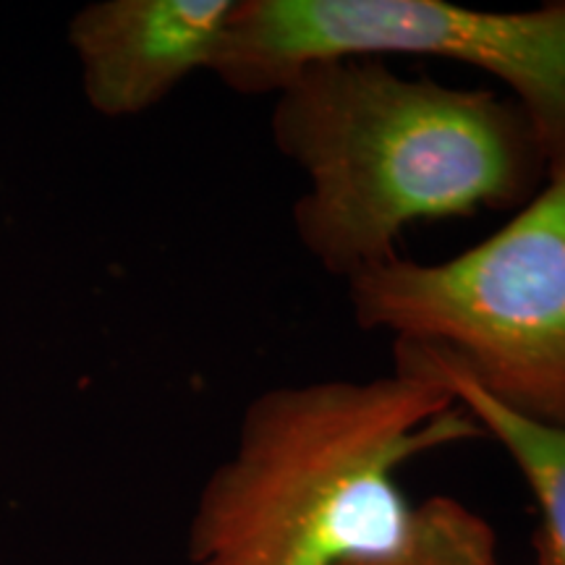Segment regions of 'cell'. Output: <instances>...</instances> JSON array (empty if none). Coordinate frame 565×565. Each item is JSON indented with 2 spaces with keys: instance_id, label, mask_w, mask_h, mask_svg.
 <instances>
[{
  "instance_id": "6da1fadb",
  "label": "cell",
  "mask_w": 565,
  "mask_h": 565,
  "mask_svg": "<svg viewBox=\"0 0 565 565\" xmlns=\"http://www.w3.org/2000/svg\"><path fill=\"white\" fill-rule=\"evenodd\" d=\"M270 137L307 175L296 242L341 280L398 257L416 223L521 210L550 171L511 97L408 79L383 58L296 71L273 92Z\"/></svg>"
},
{
  "instance_id": "8992f818",
  "label": "cell",
  "mask_w": 565,
  "mask_h": 565,
  "mask_svg": "<svg viewBox=\"0 0 565 565\" xmlns=\"http://www.w3.org/2000/svg\"><path fill=\"white\" fill-rule=\"evenodd\" d=\"M406 343V341H404ZM416 345L424 362L440 374L456 401L479 422L484 437L500 443L508 458L532 492L540 508V526L534 532L536 565H565V429L524 419L511 408L492 401L475 380L433 345Z\"/></svg>"
},
{
  "instance_id": "52a82bcc",
  "label": "cell",
  "mask_w": 565,
  "mask_h": 565,
  "mask_svg": "<svg viewBox=\"0 0 565 565\" xmlns=\"http://www.w3.org/2000/svg\"><path fill=\"white\" fill-rule=\"evenodd\" d=\"M343 565H503L498 532L482 513L450 494L414 505L404 540L385 553Z\"/></svg>"
},
{
  "instance_id": "277c9868",
  "label": "cell",
  "mask_w": 565,
  "mask_h": 565,
  "mask_svg": "<svg viewBox=\"0 0 565 565\" xmlns=\"http://www.w3.org/2000/svg\"><path fill=\"white\" fill-rule=\"evenodd\" d=\"M383 55L490 74L534 126L547 166L565 162V0L524 11L448 0H236L210 74L236 95L265 97L309 63Z\"/></svg>"
},
{
  "instance_id": "7a4b0ae2",
  "label": "cell",
  "mask_w": 565,
  "mask_h": 565,
  "mask_svg": "<svg viewBox=\"0 0 565 565\" xmlns=\"http://www.w3.org/2000/svg\"><path fill=\"white\" fill-rule=\"evenodd\" d=\"M391 374L267 387L189 524V565H343L404 540L398 471L484 429L412 343Z\"/></svg>"
},
{
  "instance_id": "5b68a950",
  "label": "cell",
  "mask_w": 565,
  "mask_h": 565,
  "mask_svg": "<svg viewBox=\"0 0 565 565\" xmlns=\"http://www.w3.org/2000/svg\"><path fill=\"white\" fill-rule=\"evenodd\" d=\"M236 0H100L68 21L84 100L105 118L152 110L210 71Z\"/></svg>"
},
{
  "instance_id": "3957f363",
  "label": "cell",
  "mask_w": 565,
  "mask_h": 565,
  "mask_svg": "<svg viewBox=\"0 0 565 565\" xmlns=\"http://www.w3.org/2000/svg\"><path fill=\"white\" fill-rule=\"evenodd\" d=\"M345 286L362 330L440 349L500 406L565 429V162L471 249L398 254Z\"/></svg>"
}]
</instances>
